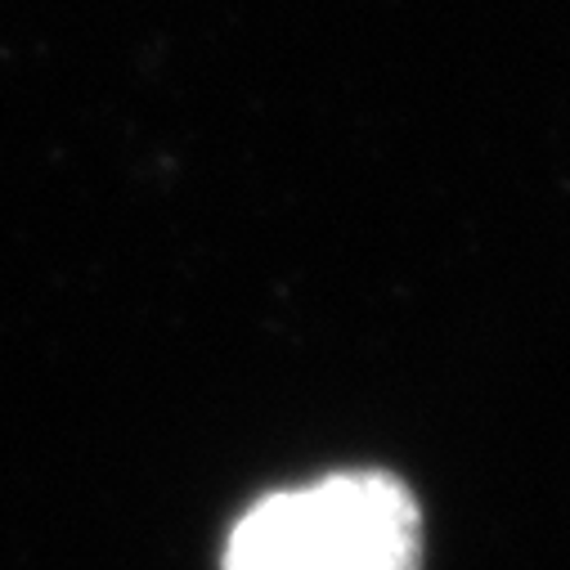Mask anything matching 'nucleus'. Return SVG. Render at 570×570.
I'll list each match as a JSON object with an SVG mask.
<instances>
[{
  "mask_svg": "<svg viewBox=\"0 0 570 570\" xmlns=\"http://www.w3.org/2000/svg\"><path fill=\"white\" fill-rule=\"evenodd\" d=\"M417 494L382 468L261 494L220 548V570H417Z\"/></svg>",
  "mask_w": 570,
  "mask_h": 570,
  "instance_id": "f257e3e1",
  "label": "nucleus"
}]
</instances>
